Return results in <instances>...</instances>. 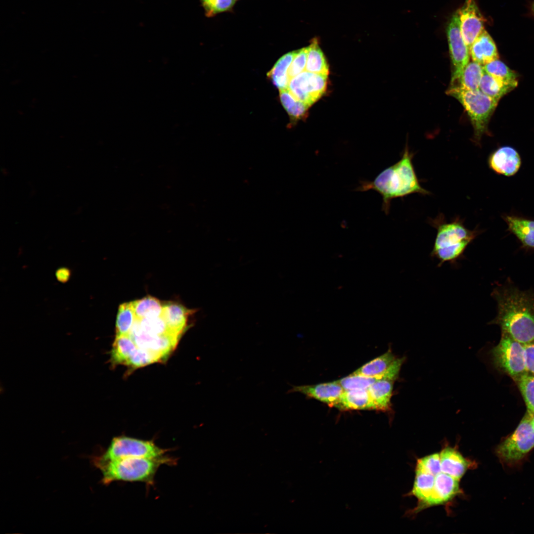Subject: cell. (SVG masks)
<instances>
[{"instance_id": "f1b7e54d", "label": "cell", "mask_w": 534, "mask_h": 534, "mask_svg": "<svg viewBox=\"0 0 534 534\" xmlns=\"http://www.w3.org/2000/svg\"><path fill=\"white\" fill-rule=\"evenodd\" d=\"M484 73L483 65L473 61L469 62L465 67L460 77L453 86H456L465 90L479 89L480 83Z\"/></svg>"}, {"instance_id": "4fadbf2b", "label": "cell", "mask_w": 534, "mask_h": 534, "mask_svg": "<svg viewBox=\"0 0 534 534\" xmlns=\"http://www.w3.org/2000/svg\"><path fill=\"white\" fill-rule=\"evenodd\" d=\"M400 369L392 364L384 373V376L367 389L375 410L389 411L391 410V398L394 382L399 378Z\"/></svg>"}, {"instance_id": "d6986e66", "label": "cell", "mask_w": 534, "mask_h": 534, "mask_svg": "<svg viewBox=\"0 0 534 534\" xmlns=\"http://www.w3.org/2000/svg\"><path fill=\"white\" fill-rule=\"evenodd\" d=\"M190 310L176 303L163 305L161 316L165 320L169 330L179 337L186 327L187 318Z\"/></svg>"}, {"instance_id": "9c48e42d", "label": "cell", "mask_w": 534, "mask_h": 534, "mask_svg": "<svg viewBox=\"0 0 534 534\" xmlns=\"http://www.w3.org/2000/svg\"><path fill=\"white\" fill-rule=\"evenodd\" d=\"M446 36L452 65L450 86L454 85L469 62V49L463 39L458 10L452 15L446 27Z\"/></svg>"}, {"instance_id": "d6a6232c", "label": "cell", "mask_w": 534, "mask_h": 534, "mask_svg": "<svg viewBox=\"0 0 534 534\" xmlns=\"http://www.w3.org/2000/svg\"><path fill=\"white\" fill-rule=\"evenodd\" d=\"M140 328L147 333L154 336L171 335L178 338L180 337L171 332L161 316L143 318L135 320Z\"/></svg>"}, {"instance_id": "9a60e30c", "label": "cell", "mask_w": 534, "mask_h": 534, "mask_svg": "<svg viewBox=\"0 0 534 534\" xmlns=\"http://www.w3.org/2000/svg\"><path fill=\"white\" fill-rule=\"evenodd\" d=\"M344 391L343 387L335 381L313 385L293 386L288 393L299 392L336 407Z\"/></svg>"}, {"instance_id": "ab89813d", "label": "cell", "mask_w": 534, "mask_h": 534, "mask_svg": "<svg viewBox=\"0 0 534 534\" xmlns=\"http://www.w3.org/2000/svg\"><path fill=\"white\" fill-rule=\"evenodd\" d=\"M71 270L67 267H60L55 272L57 279L62 283L67 282L71 277Z\"/></svg>"}, {"instance_id": "44dd1931", "label": "cell", "mask_w": 534, "mask_h": 534, "mask_svg": "<svg viewBox=\"0 0 534 534\" xmlns=\"http://www.w3.org/2000/svg\"><path fill=\"white\" fill-rule=\"evenodd\" d=\"M336 407L341 410H375L367 389L345 390Z\"/></svg>"}, {"instance_id": "d590c367", "label": "cell", "mask_w": 534, "mask_h": 534, "mask_svg": "<svg viewBox=\"0 0 534 534\" xmlns=\"http://www.w3.org/2000/svg\"><path fill=\"white\" fill-rule=\"evenodd\" d=\"M415 469L437 475L441 471L439 453H434L418 459Z\"/></svg>"}, {"instance_id": "83f0119b", "label": "cell", "mask_w": 534, "mask_h": 534, "mask_svg": "<svg viewBox=\"0 0 534 534\" xmlns=\"http://www.w3.org/2000/svg\"><path fill=\"white\" fill-rule=\"evenodd\" d=\"M279 97L292 123L304 119L307 115L310 106L297 99L288 89L279 90Z\"/></svg>"}, {"instance_id": "5bb4252c", "label": "cell", "mask_w": 534, "mask_h": 534, "mask_svg": "<svg viewBox=\"0 0 534 534\" xmlns=\"http://www.w3.org/2000/svg\"><path fill=\"white\" fill-rule=\"evenodd\" d=\"M459 481L441 471L435 476L432 494L424 504L422 510L431 506L446 504L462 493Z\"/></svg>"}, {"instance_id": "7c38bea8", "label": "cell", "mask_w": 534, "mask_h": 534, "mask_svg": "<svg viewBox=\"0 0 534 534\" xmlns=\"http://www.w3.org/2000/svg\"><path fill=\"white\" fill-rule=\"evenodd\" d=\"M458 11L462 36L470 49L475 40L485 29V19L481 13L475 0H465Z\"/></svg>"}, {"instance_id": "603a6c76", "label": "cell", "mask_w": 534, "mask_h": 534, "mask_svg": "<svg viewBox=\"0 0 534 534\" xmlns=\"http://www.w3.org/2000/svg\"><path fill=\"white\" fill-rule=\"evenodd\" d=\"M137 348L129 335H116L111 352L112 364L127 365L130 358Z\"/></svg>"}, {"instance_id": "30bf717a", "label": "cell", "mask_w": 534, "mask_h": 534, "mask_svg": "<svg viewBox=\"0 0 534 534\" xmlns=\"http://www.w3.org/2000/svg\"><path fill=\"white\" fill-rule=\"evenodd\" d=\"M327 78L305 71L290 80L288 89L297 99L310 107L325 92Z\"/></svg>"}, {"instance_id": "f546056e", "label": "cell", "mask_w": 534, "mask_h": 534, "mask_svg": "<svg viewBox=\"0 0 534 534\" xmlns=\"http://www.w3.org/2000/svg\"><path fill=\"white\" fill-rule=\"evenodd\" d=\"M136 319L156 317L161 315L163 307L160 301L152 296L145 297L133 301Z\"/></svg>"}, {"instance_id": "8fae6325", "label": "cell", "mask_w": 534, "mask_h": 534, "mask_svg": "<svg viewBox=\"0 0 534 534\" xmlns=\"http://www.w3.org/2000/svg\"><path fill=\"white\" fill-rule=\"evenodd\" d=\"M129 335L138 348L148 353L156 362L166 359L175 348L179 339L171 335H150L142 330L136 321Z\"/></svg>"}, {"instance_id": "ac0fdd59", "label": "cell", "mask_w": 534, "mask_h": 534, "mask_svg": "<svg viewBox=\"0 0 534 534\" xmlns=\"http://www.w3.org/2000/svg\"><path fill=\"white\" fill-rule=\"evenodd\" d=\"M469 52L472 61L483 66L499 58L496 44L485 29L475 40Z\"/></svg>"}, {"instance_id": "5b68a950", "label": "cell", "mask_w": 534, "mask_h": 534, "mask_svg": "<svg viewBox=\"0 0 534 534\" xmlns=\"http://www.w3.org/2000/svg\"><path fill=\"white\" fill-rule=\"evenodd\" d=\"M446 94L456 99L465 108L474 129V139L479 143L483 135L488 133L489 121L499 101L479 89L470 90L452 86Z\"/></svg>"}, {"instance_id": "74e56055", "label": "cell", "mask_w": 534, "mask_h": 534, "mask_svg": "<svg viewBox=\"0 0 534 534\" xmlns=\"http://www.w3.org/2000/svg\"><path fill=\"white\" fill-rule=\"evenodd\" d=\"M308 47L297 50L289 66L288 74L290 80L303 72L307 64Z\"/></svg>"}, {"instance_id": "7a4b0ae2", "label": "cell", "mask_w": 534, "mask_h": 534, "mask_svg": "<svg viewBox=\"0 0 534 534\" xmlns=\"http://www.w3.org/2000/svg\"><path fill=\"white\" fill-rule=\"evenodd\" d=\"M413 154L406 146L400 159L382 171L372 181L361 182L357 189L373 190L381 195L382 208L388 213L391 201L413 193L428 195L430 192L421 186L412 163Z\"/></svg>"}, {"instance_id": "836d02e7", "label": "cell", "mask_w": 534, "mask_h": 534, "mask_svg": "<svg viewBox=\"0 0 534 534\" xmlns=\"http://www.w3.org/2000/svg\"><path fill=\"white\" fill-rule=\"evenodd\" d=\"M383 377H367L352 373L350 375L336 381L345 390L367 389L374 382Z\"/></svg>"}, {"instance_id": "3957f363", "label": "cell", "mask_w": 534, "mask_h": 534, "mask_svg": "<svg viewBox=\"0 0 534 534\" xmlns=\"http://www.w3.org/2000/svg\"><path fill=\"white\" fill-rule=\"evenodd\" d=\"M177 459L166 455L156 458L126 457L109 461L96 467L102 474V483L108 485L114 481L140 482L153 485L158 468L163 464L174 465Z\"/></svg>"}, {"instance_id": "4dcf8cb0", "label": "cell", "mask_w": 534, "mask_h": 534, "mask_svg": "<svg viewBox=\"0 0 534 534\" xmlns=\"http://www.w3.org/2000/svg\"><path fill=\"white\" fill-rule=\"evenodd\" d=\"M135 320L133 302L121 304L116 318V335H129Z\"/></svg>"}, {"instance_id": "2e32d148", "label": "cell", "mask_w": 534, "mask_h": 534, "mask_svg": "<svg viewBox=\"0 0 534 534\" xmlns=\"http://www.w3.org/2000/svg\"><path fill=\"white\" fill-rule=\"evenodd\" d=\"M441 471L460 480L475 463L464 457L455 447L446 445L439 453Z\"/></svg>"}, {"instance_id": "8992f818", "label": "cell", "mask_w": 534, "mask_h": 534, "mask_svg": "<svg viewBox=\"0 0 534 534\" xmlns=\"http://www.w3.org/2000/svg\"><path fill=\"white\" fill-rule=\"evenodd\" d=\"M168 450L157 446L153 440L120 436L113 438L107 449L93 459V463L96 467L109 461L126 457L156 458L165 455Z\"/></svg>"}, {"instance_id": "ba28073f", "label": "cell", "mask_w": 534, "mask_h": 534, "mask_svg": "<svg viewBox=\"0 0 534 534\" xmlns=\"http://www.w3.org/2000/svg\"><path fill=\"white\" fill-rule=\"evenodd\" d=\"M534 447V429L527 411L513 433L496 449L499 459L506 464L522 460Z\"/></svg>"}, {"instance_id": "d4e9b609", "label": "cell", "mask_w": 534, "mask_h": 534, "mask_svg": "<svg viewBox=\"0 0 534 534\" xmlns=\"http://www.w3.org/2000/svg\"><path fill=\"white\" fill-rule=\"evenodd\" d=\"M397 357L389 349L384 354L365 363L353 373L367 377L383 376Z\"/></svg>"}, {"instance_id": "e575fe53", "label": "cell", "mask_w": 534, "mask_h": 534, "mask_svg": "<svg viewBox=\"0 0 534 534\" xmlns=\"http://www.w3.org/2000/svg\"><path fill=\"white\" fill-rule=\"evenodd\" d=\"M527 407V411L534 412V375L527 373L516 382Z\"/></svg>"}, {"instance_id": "484cf974", "label": "cell", "mask_w": 534, "mask_h": 534, "mask_svg": "<svg viewBox=\"0 0 534 534\" xmlns=\"http://www.w3.org/2000/svg\"><path fill=\"white\" fill-rule=\"evenodd\" d=\"M516 87L504 82L484 71L479 89L485 94L499 101Z\"/></svg>"}, {"instance_id": "60d3db41", "label": "cell", "mask_w": 534, "mask_h": 534, "mask_svg": "<svg viewBox=\"0 0 534 534\" xmlns=\"http://www.w3.org/2000/svg\"><path fill=\"white\" fill-rule=\"evenodd\" d=\"M528 412L530 414L531 422L532 425V426H533V428L534 429V412H533V413H531V412Z\"/></svg>"}, {"instance_id": "cb8c5ba5", "label": "cell", "mask_w": 534, "mask_h": 534, "mask_svg": "<svg viewBox=\"0 0 534 534\" xmlns=\"http://www.w3.org/2000/svg\"><path fill=\"white\" fill-rule=\"evenodd\" d=\"M297 50L286 53L275 63L267 73V77L279 90L288 89L290 79L288 72Z\"/></svg>"}, {"instance_id": "4316f807", "label": "cell", "mask_w": 534, "mask_h": 534, "mask_svg": "<svg viewBox=\"0 0 534 534\" xmlns=\"http://www.w3.org/2000/svg\"><path fill=\"white\" fill-rule=\"evenodd\" d=\"M306 71L327 76L329 74V66L316 39H312L308 46Z\"/></svg>"}, {"instance_id": "7402d4cb", "label": "cell", "mask_w": 534, "mask_h": 534, "mask_svg": "<svg viewBox=\"0 0 534 534\" xmlns=\"http://www.w3.org/2000/svg\"><path fill=\"white\" fill-rule=\"evenodd\" d=\"M504 219L508 229L523 245L534 248V221L513 216H506Z\"/></svg>"}, {"instance_id": "277c9868", "label": "cell", "mask_w": 534, "mask_h": 534, "mask_svg": "<svg viewBox=\"0 0 534 534\" xmlns=\"http://www.w3.org/2000/svg\"><path fill=\"white\" fill-rule=\"evenodd\" d=\"M431 223L437 232L431 255L439 260V266L445 262L455 264L462 259L466 248L479 233L478 230L467 228L458 218L446 222L439 217Z\"/></svg>"}, {"instance_id": "e0dca14e", "label": "cell", "mask_w": 534, "mask_h": 534, "mask_svg": "<svg viewBox=\"0 0 534 534\" xmlns=\"http://www.w3.org/2000/svg\"><path fill=\"white\" fill-rule=\"evenodd\" d=\"M521 164V157L518 152L510 146L499 148L489 158L490 168L498 174L506 176L515 175Z\"/></svg>"}, {"instance_id": "6da1fadb", "label": "cell", "mask_w": 534, "mask_h": 534, "mask_svg": "<svg viewBox=\"0 0 534 534\" xmlns=\"http://www.w3.org/2000/svg\"><path fill=\"white\" fill-rule=\"evenodd\" d=\"M497 304V314L490 322L498 325L523 345L534 342V293L513 286L492 292Z\"/></svg>"}, {"instance_id": "1f68e13d", "label": "cell", "mask_w": 534, "mask_h": 534, "mask_svg": "<svg viewBox=\"0 0 534 534\" xmlns=\"http://www.w3.org/2000/svg\"><path fill=\"white\" fill-rule=\"evenodd\" d=\"M483 68L486 73L504 82L517 86V73L511 69L499 59L484 65Z\"/></svg>"}, {"instance_id": "52a82bcc", "label": "cell", "mask_w": 534, "mask_h": 534, "mask_svg": "<svg viewBox=\"0 0 534 534\" xmlns=\"http://www.w3.org/2000/svg\"><path fill=\"white\" fill-rule=\"evenodd\" d=\"M494 365L515 382L528 373L523 345L502 332L499 343L491 350Z\"/></svg>"}, {"instance_id": "b9f144b4", "label": "cell", "mask_w": 534, "mask_h": 534, "mask_svg": "<svg viewBox=\"0 0 534 534\" xmlns=\"http://www.w3.org/2000/svg\"><path fill=\"white\" fill-rule=\"evenodd\" d=\"M532 12H533V15L534 16V1L532 5Z\"/></svg>"}, {"instance_id": "ffe728a7", "label": "cell", "mask_w": 534, "mask_h": 534, "mask_svg": "<svg viewBox=\"0 0 534 534\" xmlns=\"http://www.w3.org/2000/svg\"><path fill=\"white\" fill-rule=\"evenodd\" d=\"M415 476L413 488L409 495L414 496L418 500L417 506L411 511V514H416L422 507L431 496L435 482V476L429 473L415 469Z\"/></svg>"}, {"instance_id": "8d00e7d4", "label": "cell", "mask_w": 534, "mask_h": 534, "mask_svg": "<svg viewBox=\"0 0 534 534\" xmlns=\"http://www.w3.org/2000/svg\"><path fill=\"white\" fill-rule=\"evenodd\" d=\"M206 15L213 16L217 13L228 11L234 5L235 0H200Z\"/></svg>"}, {"instance_id": "f35d334b", "label": "cell", "mask_w": 534, "mask_h": 534, "mask_svg": "<svg viewBox=\"0 0 534 534\" xmlns=\"http://www.w3.org/2000/svg\"><path fill=\"white\" fill-rule=\"evenodd\" d=\"M524 346L527 370L528 373L534 375V342Z\"/></svg>"}]
</instances>
